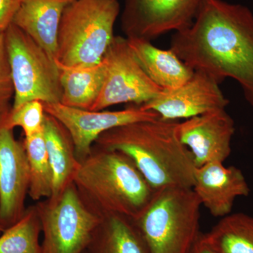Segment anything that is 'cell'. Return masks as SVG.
<instances>
[{"label":"cell","mask_w":253,"mask_h":253,"mask_svg":"<svg viewBox=\"0 0 253 253\" xmlns=\"http://www.w3.org/2000/svg\"><path fill=\"white\" fill-rule=\"evenodd\" d=\"M74 0H21L13 24L31 37L56 60L63 11Z\"/></svg>","instance_id":"cell-15"},{"label":"cell","mask_w":253,"mask_h":253,"mask_svg":"<svg viewBox=\"0 0 253 253\" xmlns=\"http://www.w3.org/2000/svg\"><path fill=\"white\" fill-rule=\"evenodd\" d=\"M43 136L54 174L51 196L54 197L73 183L80 161L76 156V148L69 131L56 118L46 113Z\"/></svg>","instance_id":"cell-17"},{"label":"cell","mask_w":253,"mask_h":253,"mask_svg":"<svg viewBox=\"0 0 253 253\" xmlns=\"http://www.w3.org/2000/svg\"><path fill=\"white\" fill-rule=\"evenodd\" d=\"M127 41L145 73L161 89L181 86L194 75L195 71L172 49H160L146 40L127 39Z\"/></svg>","instance_id":"cell-16"},{"label":"cell","mask_w":253,"mask_h":253,"mask_svg":"<svg viewBox=\"0 0 253 253\" xmlns=\"http://www.w3.org/2000/svg\"><path fill=\"white\" fill-rule=\"evenodd\" d=\"M205 236L219 253H253V217L228 214Z\"/></svg>","instance_id":"cell-20"},{"label":"cell","mask_w":253,"mask_h":253,"mask_svg":"<svg viewBox=\"0 0 253 253\" xmlns=\"http://www.w3.org/2000/svg\"><path fill=\"white\" fill-rule=\"evenodd\" d=\"M234 133V120L226 109L186 119L178 126L179 139L192 155L196 168L224 163L230 156Z\"/></svg>","instance_id":"cell-13"},{"label":"cell","mask_w":253,"mask_h":253,"mask_svg":"<svg viewBox=\"0 0 253 253\" xmlns=\"http://www.w3.org/2000/svg\"><path fill=\"white\" fill-rule=\"evenodd\" d=\"M14 98V83L2 33L0 34V122L7 117L12 109Z\"/></svg>","instance_id":"cell-24"},{"label":"cell","mask_w":253,"mask_h":253,"mask_svg":"<svg viewBox=\"0 0 253 253\" xmlns=\"http://www.w3.org/2000/svg\"><path fill=\"white\" fill-rule=\"evenodd\" d=\"M6 118L0 122V221L8 228L26 211L30 170L24 143L15 138Z\"/></svg>","instance_id":"cell-12"},{"label":"cell","mask_w":253,"mask_h":253,"mask_svg":"<svg viewBox=\"0 0 253 253\" xmlns=\"http://www.w3.org/2000/svg\"><path fill=\"white\" fill-rule=\"evenodd\" d=\"M169 49L219 84L234 79L253 106V14L247 6L203 0L191 26L174 33Z\"/></svg>","instance_id":"cell-1"},{"label":"cell","mask_w":253,"mask_h":253,"mask_svg":"<svg viewBox=\"0 0 253 253\" xmlns=\"http://www.w3.org/2000/svg\"><path fill=\"white\" fill-rule=\"evenodd\" d=\"M201 200L191 188L159 190L133 219L149 253H189L199 239Z\"/></svg>","instance_id":"cell-5"},{"label":"cell","mask_w":253,"mask_h":253,"mask_svg":"<svg viewBox=\"0 0 253 253\" xmlns=\"http://www.w3.org/2000/svg\"><path fill=\"white\" fill-rule=\"evenodd\" d=\"M44 104L40 101H31L11 109L5 120L6 126L11 129L21 127L25 137H30L43 131Z\"/></svg>","instance_id":"cell-23"},{"label":"cell","mask_w":253,"mask_h":253,"mask_svg":"<svg viewBox=\"0 0 253 253\" xmlns=\"http://www.w3.org/2000/svg\"><path fill=\"white\" fill-rule=\"evenodd\" d=\"M203 0H125L121 28L127 39L152 41L191 26Z\"/></svg>","instance_id":"cell-9"},{"label":"cell","mask_w":253,"mask_h":253,"mask_svg":"<svg viewBox=\"0 0 253 253\" xmlns=\"http://www.w3.org/2000/svg\"><path fill=\"white\" fill-rule=\"evenodd\" d=\"M30 170L28 196L35 201L49 199L53 192L54 174L50 163L43 131L30 137H25Z\"/></svg>","instance_id":"cell-21"},{"label":"cell","mask_w":253,"mask_h":253,"mask_svg":"<svg viewBox=\"0 0 253 253\" xmlns=\"http://www.w3.org/2000/svg\"><path fill=\"white\" fill-rule=\"evenodd\" d=\"M4 35L14 86L12 109L31 101L61 103L62 89L56 60L13 23Z\"/></svg>","instance_id":"cell-6"},{"label":"cell","mask_w":253,"mask_h":253,"mask_svg":"<svg viewBox=\"0 0 253 253\" xmlns=\"http://www.w3.org/2000/svg\"><path fill=\"white\" fill-rule=\"evenodd\" d=\"M44 104L46 113L56 118L69 131L78 161L90 154L94 142L105 131L128 123L159 118L141 105L129 104L120 111H88L65 106L61 103Z\"/></svg>","instance_id":"cell-10"},{"label":"cell","mask_w":253,"mask_h":253,"mask_svg":"<svg viewBox=\"0 0 253 253\" xmlns=\"http://www.w3.org/2000/svg\"><path fill=\"white\" fill-rule=\"evenodd\" d=\"M73 183L86 207L101 218L120 214L134 219L156 192L129 156L94 145L80 162Z\"/></svg>","instance_id":"cell-3"},{"label":"cell","mask_w":253,"mask_h":253,"mask_svg":"<svg viewBox=\"0 0 253 253\" xmlns=\"http://www.w3.org/2000/svg\"><path fill=\"white\" fill-rule=\"evenodd\" d=\"M84 253H149L131 218L111 214L101 219Z\"/></svg>","instance_id":"cell-18"},{"label":"cell","mask_w":253,"mask_h":253,"mask_svg":"<svg viewBox=\"0 0 253 253\" xmlns=\"http://www.w3.org/2000/svg\"><path fill=\"white\" fill-rule=\"evenodd\" d=\"M42 226L36 205L0 236V253H41Z\"/></svg>","instance_id":"cell-22"},{"label":"cell","mask_w":253,"mask_h":253,"mask_svg":"<svg viewBox=\"0 0 253 253\" xmlns=\"http://www.w3.org/2000/svg\"><path fill=\"white\" fill-rule=\"evenodd\" d=\"M229 104V100L217 81L206 73L195 71L184 84L174 89H163L154 99L141 106L157 113L163 120L178 121L226 109Z\"/></svg>","instance_id":"cell-11"},{"label":"cell","mask_w":253,"mask_h":253,"mask_svg":"<svg viewBox=\"0 0 253 253\" xmlns=\"http://www.w3.org/2000/svg\"><path fill=\"white\" fill-rule=\"evenodd\" d=\"M193 190L202 206L216 217L231 214L236 198L248 196L251 189L242 171L223 163H207L196 168Z\"/></svg>","instance_id":"cell-14"},{"label":"cell","mask_w":253,"mask_h":253,"mask_svg":"<svg viewBox=\"0 0 253 253\" xmlns=\"http://www.w3.org/2000/svg\"><path fill=\"white\" fill-rule=\"evenodd\" d=\"M6 229V228L5 227L4 224H3L2 222H1V221H0V233H2L3 231H4Z\"/></svg>","instance_id":"cell-27"},{"label":"cell","mask_w":253,"mask_h":253,"mask_svg":"<svg viewBox=\"0 0 253 253\" xmlns=\"http://www.w3.org/2000/svg\"><path fill=\"white\" fill-rule=\"evenodd\" d=\"M102 60L106 64V77L91 111H102L121 104H144L163 90L145 73L126 38L115 36Z\"/></svg>","instance_id":"cell-8"},{"label":"cell","mask_w":253,"mask_h":253,"mask_svg":"<svg viewBox=\"0 0 253 253\" xmlns=\"http://www.w3.org/2000/svg\"><path fill=\"white\" fill-rule=\"evenodd\" d=\"M121 12L118 0H74L60 21L56 61L73 68L101 62L114 38V26Z\"/></svg>","instance_id":"cell-4"},{"label":"cell","mask_w":253,"mask_h":253,"mask_svg":"<svg viewBox=\"0 0 253 253\" xmlns=\"http://www.w3.org/2000/svg\"><path fill=\"white\" fill-rule=\"evenodd\" d=\"M189 253H219L206 239L205 234L200 235Z\"/></svg>","instance_id":"cell-26"},{"label":"cell","mask_w":253,"mask_h":253,"mask_svg":"<svg viewBox=\"0 0 253 253\" xmlns=\"http://www.w3.org/2000/svg\"><path fill=\"white\" fill-rule=\"evenodd\" d=\"M42 226L41 253H84L102 218L82 201L71 183L36 204Z\"/></svg>","instance_id":"cell-7"},{"label":"cell","mask_w":253,"mask_h":253,"mask_svg":"<svg viewBox=\"0 0 253 253\" xmlns=\"http://www.w3.org/2000/svg\"><path fill=\"white\" fill-rule=\"evenodd\" d=\"M21 2V0H0V34L12 23Z\"/></svg>","instance_id":"cell-25"},{"label":"cell","mask_w":253,"mask_h":253,"mask_svg":"<svg viewBox=\"0 0 253 253\" xmlns=\"http://www.w3.org/2000/svg\"><path fill=\"white\" fill-rule=\"evenodd\" d=\"M179 123L159 117L128 123L105 131L94 145L129 156L155 191L193 189L196 166L179 139Z\"/></svg>","instance_id":"cell-2"},{"label":"cell","mask_w":253,"mask_h":253,"mask_svg":"<svg viewBox=\"0 0 253 253\" xmlns=\"http://www.w3.org/2000/svg\"><path fill=\"white\" fill-rule=\"evenodd\" d=\"M59 68L62 89L61 104L91 111L104 85L106 72L104 61L101 60L92 66Z\"/></svg>","instance_id":"cell-19"}]
</instances>
